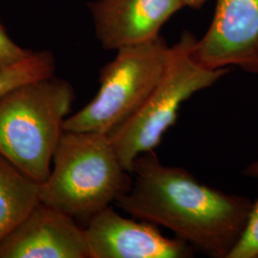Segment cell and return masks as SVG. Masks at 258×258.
<instances>
[{
    "mask_svg": "<svg viewBox=\"0 0 258 258\" xmlns=\"http://www.w3.org/2000/svg\"><path fill=\"white\" fill-rule=\"evenodd\" d=\"M228 258H258V199L252 202L245 230Z\"/></svg>",
    "mask_w": 258,
    "mask_h": 258,
    "instance_id": "12",
    "label": "cell"
},
{
    "mask_svg": "<svg viewBox=\"0 0 258 258\" xmlns=\"http://www.w3.org/2000/svg\"><path fill=\"white\" fill-rule=\"evenodd\" d=\"M0 258H90V252L75 218L39 202L0 241Z\"/></svg>",
    "mask_w": 258,
    "mask_h": 258,
    "instance_id": "8",
    "label": "cell"
},
{
    "mask_svg": "<svg viewBox=\"0 0 258 258\" xmlns=\"http://www.w3.org/2000/svg\"><path fill=\"white\" fill-rule=\"evenodd\" d=\"M243 173H244V175L248 176L250 178L258 179V160L247 166L243 170Z\"/></svg>",
    "mask_w": 258,
    "mask_h": 258,
    "instance_id": "14",
    "label": "cell"
},
{
    "mask_svg": "<svg viewBox=\"0 0 258 258\" xmlns=\"http://www.w3.org/2000/svg\"><path fill=\"white\" fill-rule=\"evenodd\" d=\"M196 39L184 31L170 46L166 70L146 102L108 135L120 162L131 173L135 160L143 153L155 151L166 131L175 124L182 104L230 71L198 62L192 54Z\"/></svg>",
    "mask_w": 258,
    "mask_h": 258,
    "instance_id": "4",
    "label": "cell"
},
{
    "mask_svg": "<svg viewBox=\"0 0 258 258\" xmlns=\"http://www.w3.org/2000/svg\"><path fill=\"white\" fill-rule=\"evenodd\" d=\"M207 1L208 0H182L184 7L194 8V9H198L202 7Z\"/></svg>",
    "mask_w": 258,
    "mask_h": 258,
    "instance_id": "15",
    "label": "cell"
},
{
    "mask_svg": "<svg viewBox=\"0 0 258 258\" xmlns=\"http://www.w3.org/2000/svg\"><path fill=\"white\" fill-rule=\"evenodd\" d=\"M32 53V50L20 46L10 37L7 30L0 21V69L19 63Z\"/></svg>",
    "mask_w": 258,
    "mask_h": 258,
    "instance_id": "13",
    "label": "cell"
},
{
    "mask_svg": "<svg viewBox=\"0 0 258 258\" xmlns=\"http://www.w3.org/2000/svg\"><path fill=\"white\" fill-rule=\"evenodd\" d=\"M128 191L115 202L134 218L163 226L209 256L228 258L248 221L252 201L200 183L186 169L141 154Z\"/></svg>",
    "mask_w": 258,
    "mask_h": 258,
    "instance_id": "1",
    "label": "cell"
},
{
    "mask_svg": "<svg viewBox=\"0 0 258 258\" xmlns=\"http://www.w3.org/2000/svg\"><path fill=\"white\" fill-rule=\"evenodd\" d=\"M90 258H187L194 248L163 235L156 225L120 215L112 206L96 213L84 228Z\"/></svg>",
    "mask_w": 258,
    "mask_h": 258,
    "instance_id": "7",
    "label": "cell"
},
{
    "mask_svg": "<svg viewBox=\"0 0 258 258\" xmlns=\"http://www.w3.org/2000/svg\"><path fill=\"white\" fill-rule=\"evenodd\" d=\"M184 8L182 0H94L88 3L102 48L117 51L153 40L166 21Z\"/></svg>",
    "mask_w": 258,
    "mask_h": 258,
    "instance_id": "9",
    "label": "cell"
},
{
    "mask_svg": "<svg viewBox=\"0 0 258 258\" xmlns=\"http://www.w3.org/2000/svg\"><path fill=\"white\" fill-rule=\"evenodd\" d=\"M40 184L0 155V241L40 202Z\"/></svg>",
    "mask_w": 258,
    "mask_h": 258,
    "instance_id": "10",
    "label": "cell"
},
{
    "mask_svg": "<svg viewBox=\"0 0 258 258\" xmlns=\"http://www.w3.org/2000/svg\"><path fill=\"white\" fill-rule=\"evenodd\" d=\"M74 100L71 83L55 75L5 94L0 98V155L43 183Z\"/></svg>",
    "mask_w": 258,
    "mask_h": 258,
    "instance_id": "3",
    "label": "cell"
},
{
    "mask_svg": "<svg viewBox=\"0 0 258 258\" xmlns=\"http://www.w3.org/2000/svg\"><path fill=\"white\" fill-rule=\"evenodd\" d=\"M170 46L163 37L117 50L100 71V87L63 129L109 135L144 104L166 70Z\"/></svg>",
    "mask_w": 258,
    "mask_h": 258,
    "instance_id": "5",
    "label": "cell"
},
{
    "mask_svg": "<svg viewBox=\"0 0 258 258\" xmlns=\"http://www.w3.org/2000/svg\"><path fill=\"white\" fill-rule=\"evenodd\" d=\"M133 175L120 162L108 135L64 131L39 199L87 222L131 187Z\"/></svg>",
    "mask_w": 258,
    "mask_h": 258,
    "instance_id": "2",
    "label": "cell"
},
{
    "mask_svg": "<svg viewBox=\"0 0 258 258\" xmlns=\"http://www.w3.org/2000/svg\"><path fill=\"white\" fill-rule=\"evenodd\" d=\"M192 54L212 69L234 66L258 74V0H216L211 26Z\"/></svg>",
    "mask_w": 258,
    "mask_h": 258,
    "instance_id": "6",
    "label": "cell"
},
{
    "mask_svg": "<svg viewBox=\"0 0 258 258\" xmlns=\"http://www.w3.org/2000/svg\"><path fill=\"white\" fill-rule=\"evenodd\" d=\"M55 58L51 51H33L17 64L0 69V98L21 84L55 75Z\"/></svg>",
    "mask_w": 258,
    "mask_h": 258,
    "instance_id": "11",
    "label": "cell"
}]
</instances>
